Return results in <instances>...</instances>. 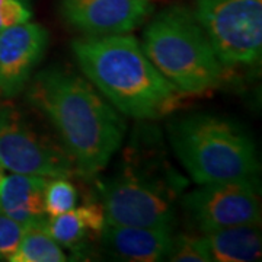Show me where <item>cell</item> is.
I'll use <instances>...</instances> for the list:
<instances>
[{
    "label": "cell",
    "mask_w": 262,
    "mask_h": 262,
    "mask_svg": "<svg viewBox=\"0 0 262 262\" xmlns=\"http://www.w3.org/2000/svg\"><path fill=\"white\" fill-rule=\"evenodd\" d=\"M153 0H60V13L86 37L128 34L149 18Z\"/></svg>",
    "instance_id": "obj_9"
},
{
    "label": "cell",
    "mask_w": 262,
    "mask_h": 262,
    "mask_svg": "<svg viewBox=\"0 0 262 262\" xmlns=\"http://www.w3.org/2000/svg\"><path fill=\"white\" fill-rule=\"evenodd\" d=\"M182 206L189 223L204 234L261 222V201L255 179L201 185L184 196Z\"/></svg>",
    "instance_id": "obj_8"
},
{
    "label": "cell",
    "mask_w": 262,
    "mask_h": 262,
    "mask_svg": "<svg viewBox=\"0 0 262 262\" xmlns=\"http://www.w3.org/2000/svg\"><path fill=\"white\" fill-rule=\"evenodd\" d=\"M32 9L28 0H0V31L28 22Z\"/></svg>",
    "instance_id": "obj_19"
},
{
    "label": "cell",
    "mask_w": 262,
    "mask_h": 262,
    "mask_svg": "<svg viewBox=\"0 0 262 262\" xmlns=\"http://www.w3.org/2000/svg\"><path fill=\"white\" fill-rule=\"evenodd\" d=\"M105 225L102 207L95 200L63 214L48 217L46 229L61 248L69 249L75 256L84 258L92 241L101 236Z\"/></svg>",
    "instance_id": "obj_12"
},
{
    "label": "cell",
    "mask_w": 262,
    "mask_h": 262,
    "mask_svg": "<svg viewBox=\"0 0 262 262\" xmlns=\"http://www.w3.org/2000/svg\"><path fill=\"white\" fill-rule=\"evenodd\" d=\"M79 192L67 178H53L47 182L44 204L48 217L63 214L77 206Z\"/></svg>",
    "instance_id": "obj_16"
},
{
    "label": "cell",
    "mask_w": 262,
    "mask_h": 262,
    "mask_svg": "<svg viewBox=\"0 0 262 262\" xmlns=\"http://www.w3.org/2000/svg\"><path fill=\"white\" fill-rule=\"evenodd\" d=\"M27 98L56 128L77 175L95 178L120 149L125 122L79 75L58 66L47 67L32 77Z\"/></svg>",
    "instance_id": "obj_1"
},
{
    "label": "cell",
    "mask_w": 262,
    "mask_h": 262,
    "mask_svg": "<svg viewBox=\"0 0 262 262\" xmlns=\"http://www.w3.org/2000/svg\"><path fill=\"white\" fill-rule=\"evenodd\" d=\"M163 163L127 160L120 172L98 181L96 201L106 223L175 230L177 198L185 181Z\"/></svg>",
    "instance_id": "obj_5"
},
{
    "label": "cell",
    "mask_w": 262,
    "mask_h": 262,
    "mask_svg": "<svg viewBox=\"0 0 262 262\" xmlns=\"http://www.w3.org/2000/svg\"><path fill=\"white\" fill-rule=\"evenodd\" d=\"M29 226L0 213V261H9Z\"/></svg>",
    "instance_id": "obj_18"
},
{
    "label": "cell",
    "mask_w": 262,
    "mask_h": 262,
    "mask_svg": "<svg viewBox=\"0 0 262 262\" xmlns=\"http://www.w3.org/2000/svg\"><path fill=\"white\" fill-rule=\"evenodd\" d=\"M177 158L198 185L255 179L256 146L237 122L213 114H191L168 125Z\"/></svg>",
    "instance_id": "obj_3"
},
{
    "label": "cell",
    "mask_w": 262,
    "mask_h": 262,
    "mask_svg": "<svg viewBox=\"0 0 262 262\" xmlns=\"http://www.w3.org/2000/svg\"><path fill=\"white\" fill-rule=\"evenodd\" d=\"M173 232L158 227L106 223L99 236L102 248L115 259L128 262H158L166 259Z\"/></svg>",
    "instance_id": "obj_11"
},
{
    "label": "cell",
    "mask_w": 262,
    "mask_h": 262,
    "mask_svg": "<svg viewBox=\"0 0 262 262\" xmlns=\"http://www.w3.org/2000/svg\"><path fill=\"white\" fill-rule=\"evenodd\" d=\"M213 261L252 262L262 251L261 230L256 225L227 227L204 234Z\"/></svg>",
    "instance_id": "obj_14"
},
{
    "label": "cell",
    "mask_w": 262,
    "mask_h": 262,
    "mask_svg": "<svg viewBox=\"0 0 262 262\" xmlns=\"http://www.w3.org/2000/svg\"><path fill=\"white\" fill-rule=\"evenodd\" d=\"M47 178L24 173L0 178V213L24 225H42L48 219L44 204Z\"/></svg>",
    "instance_id": "obj_13"
},
{
    "label": "cell",
    "mask_w": 262,
    "mask_h": 262,
    "mask_svg": "<svg viewBox=\"0 0 262 262\" xmlns=\"http://www.w3.org/2000/svg\"><path fill=\"white\" fill-rule=\"evenodd\" d=\"M166 259L173 262H211L213 258L210 255L207 246L206 237L201 236H189V234H178L172 237V245Z\"/></svg>",
    "instance_id": "obj_17"
},
{
    "label": "cell",
    "mask_w": 262,
    "mask_h": 262,
    "mask_svg": "<svg viewBox=\"0 0 262 262\" xmlns=\"http://www.w3.org/2000/svg\"><path fill=\"white\" fill-rule=\"evenodd\" d=\"M48 47V31L24 22L0 31V99L18 96L31 80Z\"/></svg>",
    "instance_id": "obj_10"
},
{
    "label": "cell",
    "mask_w": 262,
    "mask_h": 262,
    "mask_svg": "<svg viewBox=\"0 0 262 262\" xmlns=\"http://www.w3.org/2000/svg\"><path fill=\"white\" fill-rule=\"evenodd\" d=\"M153 66L181 94H204L223 79L219 60L194 12L173 5L159 12L140 42Z\"/></svg>",
    "instance_id": "obj_4"
},
{
    "label": "cell",
    "mask_w": 262,
    "mask_h": 262,
    "mask_svg": "<svg viewBox=\"0 0 262 262\" xmlns=\"http://www.w3.org/2000/svg\"><path fill=\"white\" fill-rule=\"evenodd\" d=\"M0 166L12 173L47 179L77 175L64 147L34 128L13 108L0 110Z\"/></svg>",
    "instance_id": "obj_7"
},
{
    "label": "cell",
    "mask_w": 262,
    "mask_h": 262,
    "mask_svg": "<svg viewBox=\"0 0 262 262\" xmlns=\"http://www.w3.org/2000/svg\"><path fill=\"white\" fill-rule=\"evenodd\" d=\"M70 47L84 76L124 115L158 118L175 108L181 92L153 66L137 38L88 37Z\"/></svg>",
    "instance_id": "obj_2"
},
{
    "label": "cell",
    "mask_w": 262,
    "mask_h": 262,
    "mask_svg": "<svg viewBox=\"0 0 262 262\" xmlns=\"http://www.w3.org/2000/svg\"><path fill=\"white\" fill-rule=\"evenodd\" d=\"M46 223L29 226L10 262H64L69 259L63 248L47 232Z\"/></svg>",
    "instance_id": "obj_15"
},
{
    "label": "cell",
    "mask_w": 262,
    "mask_h": 262,
    "mask_svg": "<svg viewBox=\"0 0 262 262\" xmlns=\"http://www.w3.org/2000/svg\"><path fill=\"white\" fill-rule=\"evenodd\" d=\"M194 16L225 67L259 63L262 0H195Z\"/></svg>",
    "instance_id": "obj_6"
}]
</instances>
